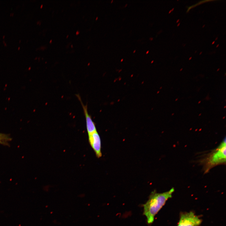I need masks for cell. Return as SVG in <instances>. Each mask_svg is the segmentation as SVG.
Listing matches in <instances>:
<instances>
[{
    "mask_svg": "<svg viewBox=\"0 0 226 226\" xmlns=\"http://www.w3.org/2000/svg\"><path fill=\"white\" fill-rule=\"evenodd\" d=\"M174 191V189L173 188L163 193H157L156 191L151 192L148 200L143 205V214L146 217L148 224L153 223L155 215L164 205L166 201L172 197Z\"/></svg>",
    "mask_w": 226,
    "mask_h": 226,
    "instance_id": "cell-1",
    "label": "cell"
},
{
    "mask_svg": "<svg viewBox=\"0 0 226 226\" xmlns=\"http://www.w3.org/2000/svg\"><path fill=\"white\" fill-rule=\"evenodd\" d=\"M226 138L219 145L209 153L204 161V170L207 173L212 168L226 163Z\"/></svg>",
    "mask_w": 226,
    "mask_h": 226,
    "instance_id": "cell-2",
    "label": "cell"
},
{
    "mask_svg": "<svg viewBox=\"0 0 226 226\" xmlns=\"http://www.w3.org/2000/svg\"><path fill=\"white\" fill-rule=\"evenodd\" d=\"M201 220L192 212L181 214L178 226H199Z\"/></svg>",
    "mask_w": 226,
    "mask_h": 226,
    "instance_id": "cell-3",
    "label": "cell"
},
{
    "mask_svg": "<svg viewBox=\"0 0 226 226\" xmlns=\"http://www.w3.org/2000/svg\"><path fill=\"white\" fill-rule=\"evenodd\" d=\"M89 144L98 158L102 156L101 141L100 137L97 131L88 135Z\"/></svg>",
    "mask_w": 226,
    "mask_h": 226,
    "instance_id": "cell-4",
    "label": "cell"
},
{
    "mask_svg": "<svg viewBox=\"0 0 226 226\" xmlns=\"http://www.w3.org/2000/svg\"><path fill=\"white\" fill-rule=\"evenodd\" d=\"M76 95L80 101L83 110L85 118L86 129L88 134H91L97 131L95 124L93 121L90 115L88 113L87 105H85L83 104L79 94H76Z\"/></svg>",
    "mask_w": 226,
    "mask_h": 226,
    "instance_id": "cell-5",
    "label": "cell"
},
{
    "mask_svg": "<svg viewBox=\"0 0 226 226\" xmlns=\"http://www.w3.org/2000/svg\"><path fill=\"white\" fill-rule=\"evenodd\" d=\"M11 140V138L8 135L0 133V144L8 146L9 142Z\"/></svg>",
    "mask_w": 226,
    "mask_h": 226,
    "instance_id": "cell-6",
    "label": "cell"
},
{
    "mask_svg": "<svg viewBox=\"0 0 226 226\" xmlns=\"http://www.w3.org/2000/svg\"><path fill=\"white\" fill-rule=\"evenodd\" d=\"M179 20H180V19H178V20H177V21H176V23H178V22L179 21Z\"/></svg>",
    "mask_w": 226,
    "mask_h": 226,
    "instance_id": "cell-7",
    "label": "cell"
},
{
    "mask_svg": "<svg viewBox=\"0 0 226 226\" xmlns=\"http://www.w3.org/2000/svg\"><path fill=\"white\" fill-rule=\"evenodd\" d=\"M215 41H213V42L212 43V45L213 44L215 43Z\"/></svg>",
    "mask_w": 226,
    "mask_h": 226,
    "instance_id": "cell-8",
    "label": "cell"
},
{
    "mask_svg": "<svg viewBox=\"0 0 226 226\" xmlns=\"http://www.w3.org/2000/svg\"><path fill=\"white\" fill-rule=\"evenodd\" d=\"M180 23H179V24H177V26H179V25H180Z\"/></svg>",
    "mask_w": 226,
    "mask_h": 226,
    "instance_id": "cell-9",
    "label": "cell"
},
{
    "mask_svg": "<svg viewBox=\"0 0 226 226\" xmlns=\"http://www.w3.org/2000/svg\"><path fill=\"white\" fill-rule=\"evenodd\" d=\"M191 58H192V57H191L189 58V60H191Z\"/></svg>",
    "mask_w": 226,
    "mask_h": 226,
    "instance_id": "cell-10",
    "label": "cell"
},
{
    "mask_svg": "<svg viewBox=\"0 0 226 226\" xmlns=\"http://www.w3.org/2000/svg\"><path fill=\"white\" fill-rule=\"evenodd\" d=\"M171 12V10H170L169 12V13H170Z\"/></svg>",
    "mask_w": 226,
    "mask_h": 226,
    "instance_id": "cell-11",
    "label": "cell"
},
{
    "mask_svg": "<svg viewBox=\"0 0 226 226\" xmlns=\"http://www.w3.org/2000/svg\"><path fill=\"white\" fill-rule=\"evenodd\" d=\"M219 44L217 45L216 46V47H218L219 46Z\"/></svg>",
    "mask_w": 226,
    "mask_h": 226,
    "instance_id": "cell-12",
    "label": "cell"
},
{
    "mask_svg": "<svg viewBox=\"0 0 226 226\" xmlns=\"http://www.w3.org/2000/svg\"><path fill=\"white\" fill-rule=\"evenodd\" d=\"M78 33H79V32H78V31H77V32H76V34H78Z\"/></svg>",
    "mask_w": 226,
    "mask_h": 226,
    "instance_id": "cell-13",
    "label": "cell"
},
{
    "mask_svg": "<svg viewBox=\"0 0 226 226\" xmlns=\"http://www.w3.org/2000/svg\"><path fill=\"white\" fill-rule=\"evenodd\" d=\"M174 8H173L172 9V10H171V11H172L174 10Z\"/></svg>",
    "mask_w": 226,
    "mask_h": 226,
    "instance_id": "cell-14",
    "label": "cell"
},
{
    "mask_svg": "<svg viewBox=\"0 0 226 226\" xmlns=\"http://www.w3.org/2000/svg\"><path fill=\"white\" fill-rule=\"evenodd\" d=\"M202 52H200V54H199V55H200L201 54H202Z\"/></svg>",
    "mask_w": 226,
    "mask_h": 226,
    "instance_id": "cell-15",
    "label": "cell"
},
{
    "mask_svg": "<svg viewBox=\"0 0 226 226\" xmlns=\"http://www.w3.org/2000/svg\"><path fill=\"white\" fill-rule=\"evenodd\" d=\"M182 69H183V68H181L180 69V71H181Z\"/></svg>",
    "mask_w": 226,
    "mask_h": 226,
    "instance_id": "cell-16",
    "label": "cell"
},
{
    "mask_svg": "<svg viewBox=\"0 0 226 226\" xmlns=\"http://www.w3.org/2000/svg\"><path fill=\"white\" fill-rule=\"evenodd\" d=\"M219 69H220L219 68H218V70H217V71H218L219 70Z\"/></svg>",
    "mask_w": 226,
    "mask_h": 226,
    "instance_id": "cell-17",
    "label": "cell"
},
{
    "mask_svg": "<svg viewBox=\"0 0 226 226\" xmlns=\"http://www.w3.org/2000/svg\"><path fill=\"white\" fill-rule=\"evenodd\" d=\"M201 102V101H200L198 102V104H199V103H200Z\"/></svg>",
    "mask_w": 226,
    "mask_h": 226,
    "instance_id": "cell-18",
    "label": "cell"
},
{
    "mask_svg": "<svg viewBox=\"0 0 226 226\" xmlns=\"http://www.w3.org/2000/svg\"><path fill=\"white\" fill-rule=\"evenodd\" d=\"M178 100V98H177V99L175 100V101H176Z\"/></svg>",
    "mask_w": 226,
    "mask_h": 226,
    "instance_id": "cell-19",
    "label": "cell"
},
{
    "mask_svg": "<svg viewBox=\"0 0 226 226\" xmlns=\"http://www.w3.org/2000/svg\"><path fill=\"white\" fill-rule=\"evenodd\" d=\"M218 37H217V38L215 39V40H217V39H218Z\"/></svg>",
    "mask_w": 226,
    "mask_h": 226,
    "instance_id": "cell-20",
    "label": "cell"
},
{
    "mask_svg": "<svg viewBox=\"0 0 226 226\" xmlns=\"http://www.w3.org/2000/svg\"><path fill=\"white\" fill-rule=\"evenodd\" d=\"M148 52H149V51H148L147 52L146 54L148 53Z\"/></svg>",
    "mask_w": 226,
    "mask_h": 226,
    "instance_id": "cell-21",
    "label": "cell"
},
{
    "mask_svg": "<svg viewBox=\"0 0 226 226\" xmlns=\"http://www.w3.org/2000/svg\"><path fill=\"white\" fill-rule=\"evenodd\" d=\"M201 115V113H200L199 115V116H200Z\"/></svg>",
    "mask_w": 226,
    "mask_h": 226,
    "instance_id": "cell-22",
    "label": "cell"
},
{
    "mask_svg": "<svg viewBox=\"0 0 226 226\" xmlns=\"http://www.w3.org/2000/svg\"><path fill=\"white\" fill-rule=\"evenodd\" d=\"M205 26V25H204L202 26V27H203V28Z\"/></svg>",
    "mask_w": 226,
    "mask_h": 226,
    "instance_id": "cell-23",
    "label": "cell"
},
{
    "mask_svg": "<svg viewBox=\"0 0 226 226\" xmlns=\"http://www.w3.org/2000/svg\"><path fill=\"white\" fill-rule=\"evenodd\" d=\"M174 114V113H173L172 114V116H173Z\"/></svg>",
    "mask_w": 226,
    "mask_h": 226,
    "instance_id": "cell-24",
    "label": "cell"
},
{
    "mask_svg": "<svg viewBox=\"0 0 226 226\" xmlns=\"http://www.w3.org/2000/svg\"><path fill=\"white\" fill-rule=\"evenodd\" d=\"M225 117V116H224V117H223V119H224Z\"/></svg>",
    "mask_w": 226,
    "mask_h": 226,
    "instance_id": "cell-25",
    "label": "cell"
},
{
    "mask_svg": "<svg viewBox=\"0 0 226 226\" xmlns=\"http://www.w3.org/2000/svg\"><path fill=\"white\" fill-rule=\"evenodd\" d=\"M225 107H226V106H224V108H225Z\"/></svg>",
    "mask_w": 226,
    "mask_h": 226,
    "instance_id": "cell-26",
    "label": "cell"
},
{
    "mask_svg": "<svg viewBox=\"0 0 226 226\" xmlns=\"http://www.w3.org/2000/svg\"><path fill=\"white\" fill-rule=\"evenodd\" d=\"M135 51H136L135 50V51H134V53L135 52Z\"/></svg>",
    "mask_w": 226,
    "mask_h": 226,
    "instance_id": "cell-27",
    "label": "cell"
}]
</instances>
